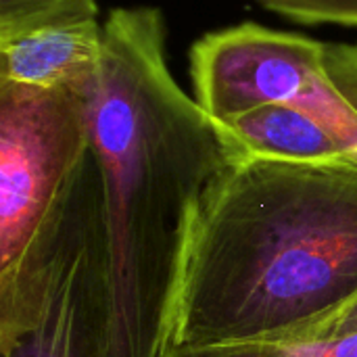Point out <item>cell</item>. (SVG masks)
<instances>
[{"label": "cell", "mask_w": 357, "mask_h": 357, "mask_svg": "<svg viewBox=\"0 0 357 357\" xmlns=\"http://www.w3.org/2000/svg\"><path fill=\"white\" fill-rule=\"evenodd\" d=\"M88 98L105 197L109 357H163L203 205L249 153L188 96L159 8H113Z\"/></svg>", "instance_id": "6da1fadb"}, {"label": "cell", "mask_w": 357, "mask_h": 357, "mask_svg": "<svg viewBox=\"0 0 357 357\" xmlns=\"http://www.w3.org/2000/svg\"><path fill=\"white\" fill-rule=\"evenodd\" d=\"M357 295V161L247 155L211 188L172 347L301 341Z\"/></svg>", "instance_id": "7a4b0ae2"}, {"label": "cell", "mask_w": 357, "mask_h": 357, "mask_svg": "<svg viewBox=\"0 0 357 357\" xmlns=\"http://www.w3.org/2000/svg\"><path fill=\"white\" fill-rule=\"evenodd\" d=\"M109 328L105 197L90 149L19 266L0 276V357H109Z\"/></svg>", "instance_id": "3957f363"}, {"label": "cell", "mask_w": 357, "mask_h": 357, "mask_svg": "<svg viewBox=\"0 0 357 357\" xmlns=\"http://www.w3.org/2000/svg\"><path fill=\"white\" fill-rule=\"evenodd\" d=\"M88 155L86 94L0 84V276L19 266Z\"/></svg>", "instance_id": "277c9868"}, {"label": "cell", "mask_w": 357, "mask_h": 357, "mask_svg": "<svg viewBox=\"0 0 357 357\" xmlns=\"http://www.w3.org/2000/svg\"><path fill=\"white\" fill-rule=\"evenodd\" d=\"M238 84L249 107H297L357 159V42H322L259 25L243 46Z\"/></svg>", "instance_id": "5b68a950"}, {"label": "cell", "mask_w": 357, "mask_h": 357, "mask_svg": "<svg viewBox=\"0 0 357 357\" xmlns=\"http://www.w3.org/2000/svg\"><path fill=\"white\" fill-rule=\"evenodd\" d=\"M105 44L96 0H82L0 36V84L67 88L94 84Z\"/></svg>", "instance_id": "8992f818"}, {"label": "cell", "mask_w": 357, "mask_h": 357, "mask_svg": "<svg viewBox=\"0 0 357 357\" xmlns=\"http://www.w3.org/2000/svg\"><path fill=\"white\" fill-rule=\"evenodd\" d=\"M253 157L284 161H357L310 113L291 105H261L222 121Z\"/></svg>", "instance_id": "52a82bcc"}, {"label": "cell", "mask_w": 357, "mask_h": 357, "mask_svg": "<svg viewBox=\"0 0 357 357\" xmlns=\"http://www.w3.org/2000/svg\"><path fill=\"white\" fill-rule=\"evenodd\" d=\"M163 357H357V335L322 341H264L213 347H172Z\"/></svg>", "instance_id": "ba28073f"}, {"label": "cell", "mask_w": 357, "mask_h": 357, "mask_svg": "<svg viewBox=\"0 0 357 357\" xmlns=\"http://www.w3.org/2000/svg\"><path fill=\"white\" fill-rule=\"evenodd\" d=\"M264 8L305 25L357 27V0H255Z\"/></svg>", "instance_id": "9c48e42d"}, {"label": "cell", "mask_w": 357, "mask_h": 357, "mask_svg": "<svg viewBox=\"0 0 357 357\" xmlns=\"http://www.w3.org/2000/svg\"><path fill=\"white\" fill-rule=\"evenodd\" d=\"M82 0H0V36Z\"/></svg>", "instance_id": "30bf717a"}, {"label": "cell", "mask_w": 357, "mask_h": 357, "mask_svg": "<svg viewBox=\"0 0 357 357\" xmlns=\"http://www.w3.org/2000/svg\"><path fill=\"white\" fill-rule=\"evenodd\" d=\"M357 335V295L349 299L341 310L331 314L322 324H318L305 339L301 341H322V339H339Z\"/></svg>", "instance_id": "8fae6325"}]
</instances>
